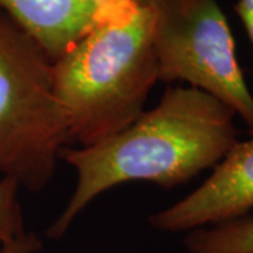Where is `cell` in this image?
Listing matches in <instances>:
<instances>
[{
	"label": "cell",
	"mask_w": 253,
	"mask_h": 253,
	"mask_svg": "<svg viewBox=\"0 0 253 253\" xmlns=\"http://www.w3.org/2000/svg\"><path fill=\"white\" fill-rule=\"evenodd\" d=\"M156 82L149 0H114L52 63L68 145L90 146L126 129L144 113Z\"/></svg>",
	"instance_id": "2"
},
{
	"label": "cell",
	"mask_w": 253,
	"mask_h": 253,
	"mask_svg": "<svg viewBox=\"0 0 253 253\" xmlns=\"http://www.w3.org/2000/svg\"><path fill=\"white\" fill-rule=\"evenodd\" d=\"M114 0H0V9L59 59L90 30Z\"/></svg>",
	"instance_id": "6"
},
{
	"label": "cell",
	"mask_w": 253,
	"mask_h": 253,
	"mask_svg": "<svg viewBox=\"0 0 253 253\" xmlns=\"http://www.w3.org/2000/svg\"><path fill=\"white\" fill-rule=\"evenodd\" d=\"M187 253H253V217H242L190 231Z\"/></svg>",
	"instance_id": "7"
},
{
	"label": "cell",
	"mask_w": 253,
	"mask_h": 253,
	"mask_svg": "<svg viewBox=\"0 0 253 253\" xmlns=\"http://www.w3.org/2000/svg\"><path fill=\"white\" fill-rule=\"evenodd\" d=\"M235 13L241 18L253 45V0H238L235 4Z\"/></svg>",
	"instance_id": "10"
},
{
	"label": "cell",
	"mask_w": 253,
	"mask_h": 253,
	"mask_svg": "<svg viewBox=\"0 0 253 253\" xmlns=\"http://www.w3.org/2000/svg\"><path fill=\"white\" fill-rule=\"evenodd\" d=\"M20 190L17 181L0 180V246L27 232L18 196Z\"/></svg>",
	"instance_id": "8"
},
{
	"label": "cell",
	"mask_w": 253,
	"mask_h": 253,
	"mask_svg": "<svg viewBox=\"0 0 253 253\" xmlns=\"http://www.w3.org/2000/svg\"><path fill=\"white\" fill-rule=\"evenodd\" d=\"M42 248V241L33 232L14 238L0 246V253H37Z\"/></svg>",
	"instance_id": "9"
},
{
	"label": "cell",
	"mask_w": 253,
	"mask_h": 253,
	"mask_svg": "<svg viewBox=\"0 0 253 253\" xmlns=\"http://www.w3.org/2000/svg\"><path fill=\"white\" fill-rule=\"evenodd\" d=\"M235 118L214 96L176 86L116 135L90 146H63L59 159L75 168L78 183L46 236L61 239L75 218L111 187L148 181L172 189L214 169L238 142Z\"/></svg>",
	"instance_id": "1"
},
{
	"label": "cell",
	"mask_w": 253,
	"mask_h": 253,
	"mask_svg": "<svg viewBox=\"0 0 253 253\" xmlns=\"http://www.w3.org/2000/svg\"><path fill=\"white\" fill-rule=\"evenodd\" d=\"M158 82H186L222 101L253 131V94L218 0H149Z\"/></svg>",
	"instance_id": "4"
},
{
	"label": "cell",
	"mask_w": 253,
	"mask_h": 253,
	"mask_svg": "<svg viewBox=\"0 0 253 253\" xmlns=\"http://www.w3.org/2000/svg\"><path fill=\"white\" fill-rule=\"evenodd\" d=\"M66 145L52 62L0 9V180L11 179L31 193L44 190Z\"/></svg>",
	"instance_id": "3"
},
{
	"label": "cell",
	"mask_w": 253,
	"mask_h": 253,
	"mask_svg": "<svg viewBox=\"0 0 253 253\" xmlns=\"http://www.w3.org/2000/svg\"><path fill=\"white\" fill-rule=\"evenodd\" d=\"M253 210V131L238 141L201 186L149 217L163 232L193 231L246 217Z\"/></svg>",
	"instance_id": "5"
}]
</instances>
